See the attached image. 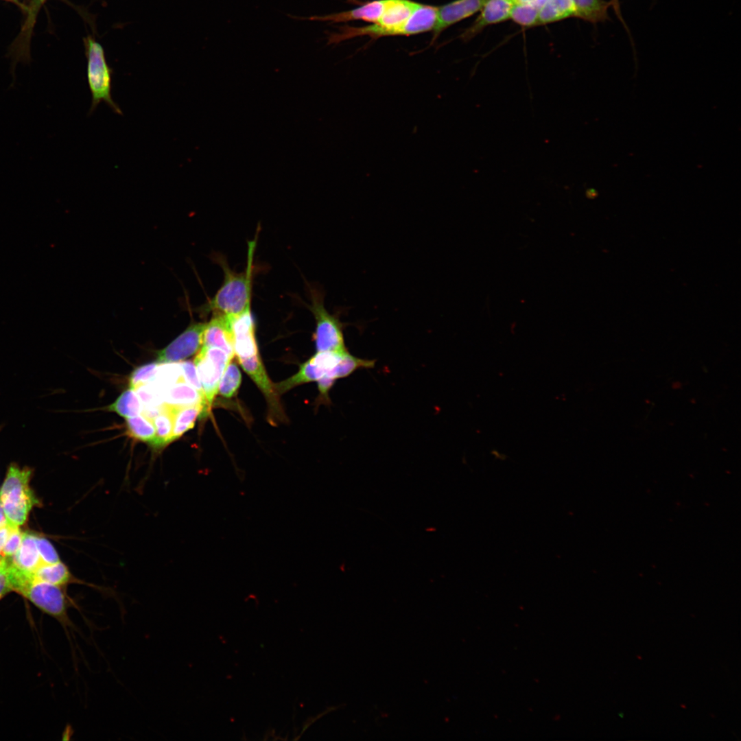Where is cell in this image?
<instances>
[{
  "instance_id": "16",
  "label": "cell",
  "mask_w": 741,
  "mask_h": 741,
  "mask_svg": "<svg viewBox=\"0 0 741 741\" xmlns=\"http://www.w3.org/2000/svg\"><path fill=\"white\" fill-rule=\"evenodd\" d=\"M32 573L34 577L38 580L63 587L74 583L89 585L99 590L102 589L101 587L93 584L87 583L75 578L68 567L61 561L50 564L42 563Z\"/></svg>"
},
{
  "instance_id": "32",
  "label": "cell",
  "mask_w": 741,
  "mask_h": 741,
  "mask_svg": "<svg viewBox=\"0 0 741 741\" xmlns=\"http://www.w3.org/2000/svg\"><path fill=\"white\" fill-rule=\"evenodd\" d=\"M8 561L4 558L0 564V600L12 591L8 573Z\"/></svg>"
},
{
  "instance_id": "15",
  "label": "cell",
  "mask_w": 741,
  "mask_h": 741,
  "mask_svg": "<svg viewBox=\"0 0 741 741\" xmlns=\"http://www.w3.org/2000/svg\"><path fill=\"white\" fill-rule=\"evenodd\" d=\"M513 5L510 0H488L480 14L462 37L465 40L471 38L486 26L507 20Z\"/></svg>"
},
{
  "instance_id": "31",
  "label": "cell",
  "mask_w": 741,
  "mask_h": 741,
  "mask_svg": "<svg viewBox=\"0 0 741 741\" xmlns=\"http://www.w3.org/2000/svg\"><path fill=\"white\" fill-rule=\"evenodd\" d=\"M180 364L183 370L184 381L197 390L204 399L203 390L194 363L187 361L181 362Z\"/></svg>"
},
{
  "instance_id": "26",
  "label": "cell",
  "mask_w": 741,
  "mask_h": 741,
  "mask_svg": "<svg viewBox=\"0 0 741 741\" xmlns=\"http://www.w3.org/2000/svg\"><path fill=\"white\" fill-rule=\"evenodd\" d=\"M183 370L180 364H159L156 373L152 381L162 393L176 382L183 381Z\"/></svg>"
},
{
  "instance_id": "3",
  "label": "cell",
  "mask_w": 741,
  "mask_h": 741,
  "mask_svg": "<svg viewBox=\"0 0 741 741\" xmlns=\"http://www.w3.org/2000/svg\"><path fill=\"white\" fill-rule=\"evenodd\" d=\"M8 573L12 591L28 600L39 610L57 620L65 630L75 628L68 611L73 603L64 587L35 578L32 572L23 571L11 561Z\"/></svg>"
},
{
  "instance_id": "5",
  "label": "cell",
  "mask_w": 741,
  "mask_h": 741,
  "mask_svg": "<svg viewBox=\"0 0 741 741\" xmlns=\"http://www.w3.org/2000/svg\"><path fill=\"white\" fill-rule=\"evenodd\" d=\"M84 41L87 58V80L91 95L90 113H93L100 103L104 102L115 113L122 115L121 108L112 97V71L106 62L103 47L90 36Z\"/></svg>"
},
{
  "instance_id": "35",
  "label": "cell",
  "mask_w": 741,
  "mask_h": 741,
  "mask_svg": "<svg viewBox=\"0 0 741 741\" xmlns=\"http://www.w3.org/2000/svg\"><path fill=\"white\" fill-rule=\"evenodd\" d=\"M3 558H4V557H3V556H0V563H1V561H2V560H3Z\"/></svg>"
},
{
  "instance_id": "36",
  "label": "cell",
  "mask_w": 741,
  "mask_h": 741,
  "mask_svg": "<svg viewBox=\"0 0 741 741\" xmlns=\"http://www.w3.org/2000/svg\"><path fill=\"white\" fill-rule=\"evenodd\" d=\"M510 1H512V2L513 3V1H514V0H510Z\"/></svg>"
},
{
  "instance_id": "2",
  "label": "cell",
  "mask_w": 741,
  "mask_h": 741,
  "mask_svg": "<svg viewBox=\"0 0 741 741\" xmlns=\"http://www.w3.org/2000/svg\"><path fill=\"white\" fill-rule=\"evenodd\" d=\"M256 239L248 242L247 266L244 271L236 272L223 257H216L224 272V281L213 298L196 309L202 315L233 316L250 307L253 275V258Z\"/></svg>"
},
{
  "instance_id": "28",
  "label": "cell",
  "mask_w": 741,
  "mask_h": 741,
  "mask_svg": "<svg viewBox=\"0 0 741 741\" xmlns=\"http://www.w3.org/2000/svg\"><path fill=\"white\" fill-rule=\"evenodd\" d=\"M158 364L157 362H154L137 368L130 377V388L134 390L143 384L152 381L156 373Z\"/></svg>"
},
{
  "instance_id": "12",
  "label": "cell",
  "mask_w": 741,
  "mask_h": 741,
  "mask_svg": "<svg viewBox=\"0 0 741 741\" xmlns=\"http://www.w3.org/2000/svg\"><path fill=\"white\" fill-rule=\"evenodd\" d=\"M488 0H456L438 9L434 30L440 34L449 26L465 19L481 10Z\"/></svg>"
},
{
  "instance_id": "18",
  "label": "cell",
  "mask_w": 741,
  "mask_h": 741,
  "mask_svg": "<svg viewBox=\"0 0 741 741\" xmlns=\"http://www.w3.org/2000/svg\"><path fill=\"white\" fill-rule=\"evenodd\" d=\"M10 561L18 568L33 572L41 563L36 542V535L23 532L21 545Z\"/></svg>"
},
{
  "instance_id": "9",
  "label": "cell",
  "mask_w": 741,
  "mask_h": 741,
  "mask_svg": "<svg viewBox=\"0 0 741 741\" xmlns=\"http://www.w3.org/2000/svg\"><path fill=\"white\" fill-rule=\"evenodd\" d=\"M238 361L244 370L263 394L268 405L270 422L283 421L285 414L279 398V395L277 392L275 384L272 383L267 374L259 354L239 359Z\"/></svg>"
},
{
  "instance_id": "21",
  "label": "cell",
  "mask_w": 741,
  "mask_h": 741,
  "mask_svg": "<svg viewBox=\"0 0 741 741\" xmlns=\"http://www.w3.org/2000/svg\"><path fill=\"white\" fill-rule=\"evenodd\" d=\"M575 16L586 21L596 23L607 18V10L611 2L604 0H572Z\"/></svg>"
},
{
  "instance_id": "10",
  "label": "cell",
  "mask_w": 741,
  "mask_h": 741,
  "mask_svg": "<svg viewBox=\"0 0 741 741\" xmlns=\"http://www.w3.org/2000/svg\"><path fill=\"white\" fill-rule=\"evenodd\" d=\"M205 326V322L191 323L182 333L158 352L156 362H178L196 353L202 346Z\"/></svg>"
},
{
  "instance_id": "1",
  "label": "cell",
  "mask_w": 741,
  "mask_h": 741,
  "mask_svg": "<svg viewBox=\"0 0 741 741\" xmlns=\"http://www.w3.org/2000/svg\"><path fill=\"white\" fill-rule=\"evenodd\" d=\"M438 8L410 0H387L384 11L377 23L362 27H341L339 32L329 34L327 43L338 44L360 36L378 38L423 33L434 29Z\"/></svg>"
},
{
  "instance_id": "19",
  "label": "cell",
  "mask_w": 741,
  "mask_h": 741,
  "mask_svg": "<svg viewBox=\"0 0 741 741\" xmlns=\"http://www.w3.org/2000/svg\"><path fill=\"white\" fill-rule=\"evenodd\" d=\"M203 406L201 404L183 407L170 406L173 421V441L193 428L198 416L201 414Z\"/></svg>"
},
{
  "instance_id": "37",
  "label": "cell",
  "mask_w": 741,
  "mask_h": 741,
  "mask_svg": "<svg viewBox=\"0 0 741 741\" xmlns=\"http://www.w3.org/2000/svg\"><path fill=\"white\" fill-rule=\"evenodd\" d=\"M10 1H15V0H10Z\"/></svg>"
},
{
  "instance_id": "27",
  "label": "cell",
  "mask_w": 741,
  "mask_h": 741,
  "mask_svg": "<svg viewBox=\"0 0 741 741\" xmlns=\"http://www.w3.org/2000/svg\"><path fill=\"white\" fill-rule=\"evenodd\" d=\"M539 8L526 3H514L509 18L523 26L537 25Z\"/></svg>"
},
{
  "instance_id": "24",
  "label": "cell",
  "mask_w": 741,
  "mask_h": 741,
  "mask_svg": "<svg viewBox=\"0 0 741 741\" xmlns=\"http://www.w3.org/2000/svg\"><path fill=\"white\" fill-rule=\"evenodd\" d=\"M128 434L132 438L152 444L155 438L153 421L141 414L126 419Z\"/></svg>"
},
{
  "instance_id": "22",
  "label": "cell",
  "mask_w": 741,
  "mask_h": 741,
  "mask_svg": "<svg viewBox=\"0 0 741 741\" xmlns=\"http://www.w3.org/2000/svg\"><path fill=\"white\" fill-rule=\"evenodd\" d=\"M153 423L156 433L151 446L158 449L173 441V421L169 405L165 403L163 410L153 419Z\"/></svg>"
},
{
  "instance_id": "4",
  "label": "cell",
  "mask_w": 741,
  "mask_h": 741,
  "mask_svg": "<svg viewBox=\"0 0 741 741\" xmlns=\"http://www.w3.org/2000/svg\"><path fill=\"white\" fill-rule=\"evenodd\" d=\"M32 470L11 464L0 490V506L8 524L20 526L27 520L32 507L38 504L30 487Z\"/></svg>"
},
{
  "instance_id": "8",
  "label": "cell",
  "mask_w": 741,
  "mask_h": 741,
  "mask_svg": "<svg viewBox=\"0 0 741 741\" xmlns=\"http://www.w3.org/2000/svg\"><path fill=\"white\" fill-rule=\"evenodd\" d=\"M232 360L224 351L215 347L202 346L194 359L204 397L205 410L203 417L208 416L215 396L223 373Z\"/></svg>"
},
{
  "instance_id": "23",
  "label": "cell",
  "mask_w": 741,
  "mask_h": 741,
  "mask_svg": "<svg viewBox=\"0 0 741 741\" xmlns=\"http://www.w3.org/2000/svg\"><path fill=\"white\" fill-rule=\"evenodd\" d=\"M108 410L127 419L140 414L143 406L135 390L130 388L123 392Z\"/></svg>"
},
{
  "instance_id": "11",
  "label": "cell",
  "mask_w": 741,
  "mask_h": 741,
  "mask_svg": "<svg viewBox=\"0 0 741 741\" xmlns=\"http://www.w3.org/2000/svg\"><path fill=\"white\" fill-rule=\"evenodd\" d=\"M226 317L232 336L235 356L237 360L259 353L250 307L238 315Z\"/></svg>"
},
{
  "instance_id": "14",
  "label": "cell",
  "mask_w": 741,
  "mask_h": 741,
  "mask_svg": "<svg viewBox=\"0 0 741 741\" xmlns=\"http://www.w3.org/2000/svg\"><path fill=\"white\" fill-rule=\"evenodd\" d=\"M202 346L218 348L231 358L235 357L232 336L226 316L212 315L211 320L206 323Z\"/></svg>"
},
{
  "instance_id": "25",
  "label": "cell",
  "mask_w": 741,
  "mask_h": 741,
  "mask_svg": "<svg viewBox=\"0 0 741 741\" xmlns=\"http://www.w3.org/2000/svg\"><path fill=\"white\" fill-rule=\"evenodd\" d=\"M242 382V374L235 362L227 364L221 377L217 394L224 398H231L237 392Z\"/></svg>"
},
{
  "instance_id": "20",
  "label": "cell",
  "mask_w": 741,
  "mask_h": 741,
  "mask_svg": "<svg viewBox=\"0 0 741 741\" xmlns=\"http://www.w3.org/2000/svg\"><path fill=\"white\" fill-rule=\"evenodd\" d=\"M575 16L572 0H548L539 11L537 24L554 22Z\"/></svg>"
},
{
  "instance_id": "6",
  "label": "cell",
  "mask_w": 741,
  "mask_h": 741,
  "mask_svg": "<svg viewBox=\"0 0 741 741\" xmlns=\"http://www.w3.org/2000/svg\"><path fill=\"white\" fill-rule=\"evenodd\" d=\"M310 299L308 308L316 321L314 340L316 351H348L343 332L346 325L340 320L341 312H329L325 306L323 293L318 289H310Z\"/></svg>"
},
{
  "instance_id": "34",
  "label": "cell",
  "mask_w": 741,
  "mask_h": 741,
  "mask_svg": "<svg viewBox=\"0 0 741 741\" xmlns=\"http://www.w3.org/2000/svg\"><path fill=\"white\" fill-rule=\"evenodd\" d=\"M548 0H514L513 4L516 3H526L532 5L540 9V8Z\"/></svg>"
},
{
  "instance_id": "7",
  "label": "cell",
  "mask_w": 741,
  "mask_h": 741,
  "mask_svg": "<svg viewBox=\"0 0 741 741\" xmlns=\"http://www.w3.org/2000/svg\"><path fill=\"white\" fill-rule=\"evenodd\" d=\"M346 352L348 351L316 352L310 359L301 364L296 374L275 384L277 392L280 395L298 385L318 381L323 377L336 381L340 378V363Z\"/></svg>"
},
{
  "instance_id": "13",
  "label": "cell",
  "mask_w": 741,
  "mask_h": 741,
  "mask_svg": "<svg viewBox=\"0 0 741 741\" xmlns=\"http://www.w3.org/2000/svg\"><path fill=\"white\" fill-rule=\"evenodd\" d=\"M387 0H375L351 10L333 13L324 16H312L309 18L291 16L292 18L301 20L330 21L331 23L347 22L353 20H363L375 23L381 18Z\"/></svg>"
},
{
  "instance_id": "33",
  "label": "cell",
  "mask_w": 741,
  "mask_h": 741,
  "mask_svg": "<svg viewBox=\"0 0 741 741\" xmlns=\"http://www.w3.org/2000/svg\"><path fill=\"white\" fill-rule=\"evenodd\" d=\"M10 524L8 523L0 526V556H2V549L9 534Z\"/></svg>"
},
{
  "instance_id": "30",
  "label": "cell",
  "mask_w": 741,
  "mask_h": 741,
  "mask_svg": "<svg viewBox=\"0 0 741 741\" xmlns=\"http://www.w3.org/2000/svg\"><path fill=\"white\" fill-rule=\"evenodd\" d=\"M36 542L42 563L50 564L60 561L55 548L46 538L36 536Z\"/></svg>"
},
{
  "instance_id": "29",
  "label": "cell",
  "mask_w": 741,
  "mask_h": 741,
  "mask_svg": "<svg viewBox=\"0 0 741 741\" xmlns=\"http://www.w3.org/2000/svg\"><path fill=\"white\" fill-rule=\"evenodd\" d=\"M23 532L19 529V526L10 524L9 534L2 549V556L5 558H11L19 550Z\"/></svg>"
},
{
  "instance_id": "17",
  "label": "cell",
  "mask_w": 741,
  "mask_h": 741,
  "mask_svg": "<svg viewBox=\"0 0 741 741\" xmlns=\"http://www.w3.org/2000/svg\"><path fill=\"white\" fill-rule=\"evenodd\" d=\"M165 403L172 407H183L201 404L203 410L200 415L202 418L205 409L203 397L193 387L184 380L179 381L167 388L163 393Z\"/></svg>"
}]
</instances>
